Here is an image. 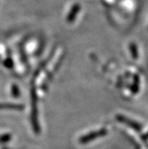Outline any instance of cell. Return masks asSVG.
I'll return each mask as SVG.
<instances>
[{
    "mask_svg": "<svg viewBox=\"0 0 148 149\" xmlns=\"http://www.w3.org/2000/svg\"><path fill=\"white\" fill-rule=\"evenodd\" d=\"M130 49H131V54H132V56H133L134 58H137V56H138V51H137V48H136V46H135V44H131Z\"/></svg>",
    "mask_w": 148,
    "mask_h": 149,
    "instance_id": "cell-4",
    "label": "cell"
},
{
    "mask_svg": "<svg viewBox=\"0 0 148 149\" xmlns=\"http://www.w3.org/2000/svg\"><path fill=\"white\" fill-rule=\"evenodd\" d=\"M12 94H13L15 97H17L18 96V95H20L18 89H17V87L16 86H12Z\"/></svg>",
    "mask_w": 148,
    "mask_h": 149,
    "instance_id": "cell-5",
    "label": "cell"
},
{
    "mask_svg": "<svg viewBox=\"0 0 148 149\" xmlns=\"http://www.w3.org/2000/svg\"><path fill=\"white\" fill-rule=\"evenodd\" d=\"M0 108H8V109H14V110H23L24 109V106H23L22 104H2V105H0Z\"/></svg>",
    "mask_w": 148,
    "mask_h": 149,
    "instance_id": "cell-3",
    "label": "cell"
},
{
    "mask_svg": "<svg viewBox=\"0 0 148 149\" xmlns=\"http://www.w3.org/2000/svg\"><path fill=\"white\" fill-rule=\"evenodd\" d=\"M117 119H118L119 121H121V122H123L124 123H126V124L129 125L130 127H132V128H135V130H141V127L139 126L138 123H135V122H132L130 120L126 119L124 117H122V116H118L117 117Z\"/></svg>",
    "mask_w": 148,
    "mask_h": 149,
    "instance_id": "cell-2",
    "label": "cell"
},
{
    "mask_svg": "<svg viewBox=\"0 0 148 149\" xmlns=\"http://www.w3.org/2000/svg\"><path fill=\"white\" fill-rule=\"evenodd\" d=\"M106 134H107V131L105 130H101L100 131L92 132V133H89V134L82 137L80 139V142H82V143L88 142H90V141H92V140L98 138V137L104 136V135Z\"/></svg>",
    "mask_w": 148,
    "mask_h": 149,
    "instance_id": "cell-1",
    "label": "cell"
}]
</instances>
